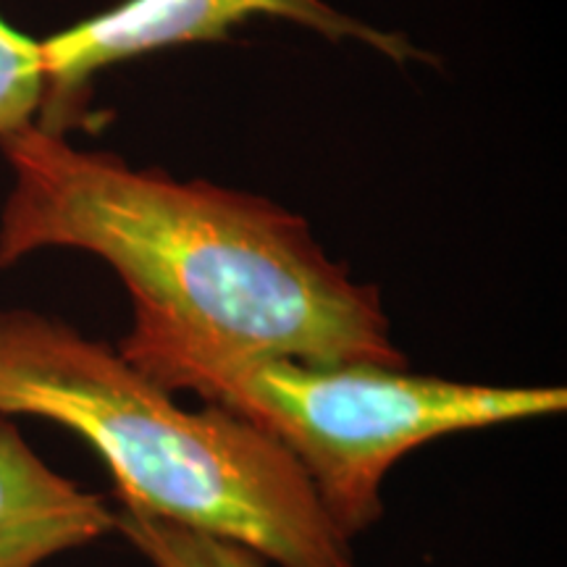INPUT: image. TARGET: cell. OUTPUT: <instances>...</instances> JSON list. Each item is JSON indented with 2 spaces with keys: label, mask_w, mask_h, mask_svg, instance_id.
<instances>
[{
  "label": "cell",
  "mask_w": 567,
  "mask_h": 567,
  "mask_svg": "<svg viewBox=\"0 0 567 567\" xmlns=\"http://www.w3.org/2000/svg\"><path fill=\"white\" fill-rule=\"evenodd\" d=\"M13 187L0 268L45 247L105 260L132 300L126 344H193L310 365H410L373 284L264 195L134 168L38 124L0 137Z\"/></svg>",
  "instance_id": "6da1fadb"
},
{
  "label": "cell",
  "mask_w": 567,
  "mask_h": 567,
  "mask_svg": "<svg viewBox=\"0 0 567 567\" xmlns=\"http://www.w3.org/2000/svg\"><path fill=\"white\" fill-rule=\"evenodd\" d=\"M0 415L80 434L113 476L118 507L234 538L279 567H358L297 460L229 410L174 392L59 318L0 310Z\"/></svg>",
  "instance_id": "7a4b0ae2"
},
{
  "label": "cell",
  "mask_w": 567,
  "mask_h": 567,
  "mask_svg": "<svg viewBox=\"0 0 567 567\" xmlns=\"http://www.w3.org/2000/svg\"><path fill=\"white\" fill-rule=\"evenodd\" d=\"M116 350L166 392L200 394L281 444L350 538L384 517L381 484L410 450L567 408L563 386L465 384L408 368L310 365L193 344L118 342Z\"/></svg>",
  "instance_id": "3957f363"
},
{
  "label": "cell",
  "mask_w": 567,
  "mask_h": 567,
  "mask_svg": "<svg viewBox=\"0 0 567 567\" xmlns=\"http://www.w3.org/2000/svg\"><path fill=\"white\" fill-rule=\"evenodd\" d=\"M252 17L292 21L329 42H358L394 63H434L408 34L354 19L326 0H122L40 40L45 97L38 126L63 134L74 126L90 82L118 63L184 45L221 42Z\"/></svg>",
  "instance_id": "277c9868"
},
{
  "label": "cell",
  "mask_w": 567,
  "mask_h": 567,
  "mask_svg": "<svg viewBox=\"0 0 567 567\" xmlns=\"http://www.w3.org/2000/svg\"><path fill=\"white\" fill-rule=\"evenodd\" d=\"M113 530L116 509L51 471L11 415H0V567H38Z\"/></svg>",
  "instance_id": "5b68a950"
},
{
  "label": "cell",
  "mask_w": 567,
  "mask_h": 567,
  "mask_svg": "<svg viewBox=\"0 0 567 567\" xmlns=\"http://www.w3.org/2000/svg\"><path fill=\"white\" fill-rule=\"evenodd\" d=\"M116 534L153 567H268V559L247 544L179 526L137 507L116 509Z\"/></svg>",
  "instance_id": "8992f818"
},
{
  "label": "cell",
  "mask_w": 567,
  "mask_h": 567,
  "mask_svg": "<svg viewBox=\"0 0 567 567\" xmlns=\"http://www.w3.org/2000/svg\"><path fill=\"white\" fill-rule=\"evenodd\" d=\"M45 97L40 40L0 17V137L38 122Z\"/></svg>",
  "instance_id": "52a82bcc"
}]
</instances>
